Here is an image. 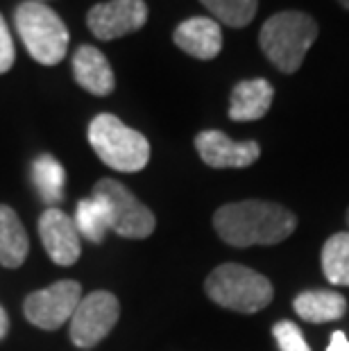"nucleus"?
<instances>
[{"instance_id":"1","label":"nucleus","mask_w":349,"mask_h":351,"mask_svg":"<svg viewBox=\"0 0 349 351\" xmlns=\"http://www.w3.org/2000/svg\"><path fill=\"white\" fill-rule=\"evenodd\" d=\"M213 227L232 247L277 245L295 231L297 218L274 202L245 199L220 206L213 215Z\"/></svg>"},{"instance_id":"2","label":"nucleus","mask_w":349,"mask_h":351,"mask_svg":"<svg viewBox=\"0 0 349 351\" xmlns=\"http://www.w3.org/2000/svg\"><path fill=\"white\" fill-rule=\"evenodd\" d=\"M317 39V23L304 12H279L261 27L258 43L274 69L291 75L300 71L309 48Z\"/></svg>"},{"instance_id":"3","label":"nucleus","mask_w":349,"mask_h":351,"mask_svg":"<svg viewBox=\"0 0 349 351\" xmlns=\"http://www.w3.org/2000/svg\"><path fill=\"white\" fill-rule=\"evenodd\" d=\"M88 143L100 161L118 173H139L150 161L147 138L121 123L114 114H100L93 118L88 125Z\"/></svg>"},{"instance_id":"4","label":"nucleus","mask_w":349,"mask_h":351,"mask_svg":"<svg viewBox=\"0 0 349 351\" xmlns=\"http://www.w3.org/2000/svg\"><path fill=\"white\" fill-rule=\"evenodd\" d=\"M16 32L34 62L57 66L69 52V29L53 7L25 0L14 12Z\"/></svg>"},{"instance_id":"5","label":"nucleus","mask_w":349,"mask_h":351,"mask_svg":"<svg viewBox=\"0 0 349 351\" xmlns=\"http://www.w3.org/2000/svg\"><path fill=\"white\" fill-rule=\"evenodd\" d=\"M204 290L211 302L239 313H256L272 302V283L263 274L239 263L215 267L206 276Z\"/></svg>"},{"instance_id":"6","label":"nucleus","mask_w":349,"mask_h":351,"mask_svg":"<svg viewBox=\"0 0 349 351\" xmlns=\"http://www.w3.org/2000/svg\"><path fill=\"white\" fill-rule=\"evenodd\" d=\"M93 197L107 206L109 229L123 238H147L154 231V213L116 179H100Z\"/></svg>"},{"instance_id":"7","label":"nucleus","mask_w":349,"mask_h":351,"mask_svg":"<svg viewBox=\"0 0 349 351\" xmlns=\"http://www.w3.org/2000/svg\"><path fill=\"white\" fill-rule=\"evenodd\" d=\"M121 315V304L107 290L82 297L71 317V340L80 349H91L105 340Z\"/></svg>"},{"instance_id":"8","label":"nucleus","mask_w":349,"mask_h":351,"mask_svg":"<svg viewBox=\"0 0 349 351\" xmlns=\"http://www.w3.org/2000/svg\"><path fill=\"white\" fill-rule=\"evenodd\" d=\"M82 297L84 295H82V286L77 281H57L53 286L27 295L23 311L27 322L43 331H55L73 317Z\"/></svg>"},{"instance_id":"9","label":"nucleus","mask_w":349,"mask_h":351,"mask_svg":"<svg viewBox=\"0 0 349 351\" xmlns=\"http://www.w3.org/2000/svg\"><path fill=\"white\" fill-rule=\"evenodd\" d=\"M86 23L98 39L114 41L147 23V5L143 0H109L91 7Z\"/></svg>"},{"instance_id":"10","label":"nucleus","mask_w":349,"mask_h":351,"mask_svg":"<svg viewBox=\"0 0 349 351\" xmlns=\"http://www.w3.org/2000/svg\"><path fill=\"white\" fill-rule=\"evenodd\" d=\"M39 236H41L43 247L48 252V256L53 258V263L62 267L77 263V258L82 254L80 231L75 227V222H73L62 208L50 206L41 213Z\"/></svg>"},{"instance_id":"11","label":"nucleus","mask_w":349,"mask_h":351,"mask_svg":"<svg viewBox=\"0 0 349 351\" xmlns=\"http://www.w3.org/2000/svg\"><path fill=\"white\" fill-rule=\"evenodd\" d=\"M195 150L200 159L211 168H248L261 156L256 141L236 143L218 130L200 132L195 136Z\"/></svg>"},{"instance_id":"12","label":"nucleus","mask_w":349,"mask_h":351,"mask_svg":"<svg viewBox=\"0 0 349 351\" xmlns=\"http://www.w3.org/2000/svg\"><path fill=\"white\" fill-rule=\"evenodd\" d=\"M175 46L184 50L186 55L209 62V59L218 57L222 50V29L215 19L209 16H193L182 21L177 25L175 34Z\"/></svg>"},{"instance_id":"13","label":"nucleus","mask_w":349,"mask_h":351,"mask_svg":"<svg viewBox=\"0 0 349 351\" xmlns=\"http://www.w3.org/2000/svg\"><path fill=\"white\" fill-rule=\"evenodd\" d=\"M73 75L75 82L91 95H109L116 88V77L111 64L98 48L80 46L73 55Z\"/></svg>"},{"instance_id":"14","label":"nucleus","mask_w":349,"mask_h":351,"mask_svg":"<svg viewBox=\"0 0 349 351\" xmlns=\"http://www.w3.org/2000/svg\"><path fill=\"white\" fill-rule=\"evenodd\" d=\"M274 98V88L268 80H243L234 86L229 98V118L236 123L258 121L268 114Z\"/></svg>"},{"instance_id":"15","label":"nucleus","mask_w":349,"mask_h":351,"mask_svg":"<svg viewBox=\"0 0 349 351\" xmlns=\"http://www.w3.org/2000/svg\"><path fill=\"white\" fill-rule=\"evenodd\" d=\"M29 252V238L14 208L0 204V265L16 270Z\"/></svg>"},{"instance_id":"16","label":"nucleus","mask_w":349,"mask_h":351,"mask_svg":"<svg viewBox=\"0 0 349 351\" xmlns=\"http://www.w3.org/2000/svg\"><path fill=\"white\" fill-rule=\"evenodd\" d=\"M295 313L311 324H324L340 319L347 311V302L333 290H306L295 297Z\"/></svg>"},{"instance_id":"17","label":"nucleus","mask_w":349,"mask_h":351,"mask_svg":"<svg viewBox=\"0 0 349 351\" xmlns=\"http://www.w3.org/2000/svg\"><path fill=\"white\" fill-rule=\"evenodd\" d=\"M32 179L34 186L39 191L41 199L46 204H57L64 197V182H66V173L53 154H41L39 159L32 163Z\"/></svg>"},{"instance_id":"18","label":"nucleus","mask_w":349,"mask_h":351,"mask_svg":"<svg viewBox=\"0 0 349 351\" xmlns=\"http://www.w3.org/2000/svg\"><path fill=\"white\" fill-rule=\"evenodd\" d=\"M322 272L333 286H349V231L331 236L324 243Z\"/></svg>"},{"instance_id":"19","label":"nucleus","mask_w":349,"mask_h":351,"mask_svg":"<svg viewBox=\"0 0 349 351\" xmlns=\"http://www.w3.org/2000/svg\"><path fill=\"white\" fill-rule=\"evenodd\" d=\"M75 227L80 231V236L88 238L91 243H102L109 231L107 206L93 195L88 199H80L75 211Z\"/></svg>"},{"instance_id":"20","label":"nucleus","mask_w":349,"mask_h":351,"mask_svg":"<svg viewBox=\"0 0 349 351\" xmlns=\"http://www.w3.org/2000/svg\"><path fill=\"white\" fill-rule=\"evenodd\" d=\"M213 14L218 23L229 27H245L256 16L258 0H200Z\"/></svg>"},{"instance_id":"21","label":"nucleus","mask_w":349,"mask_h":351,"mask_svg":"<svg viewBox=\"0 0 349 351\" xmlns=\"http://www.w3.org/2000/svg\"><path fill=\"white\" fill-rule=\"evenodd\" d=\"M272 335L281 351H311V347L306 345V340H304V335L300 331V326L288 322V319L274 324Z\"/></svg>"},{"instance_id":"22","label":"nucleus","mask_w":349,"mask_h":351,"mask_svg":"<svg viewBox=\"0 0 349 351\" xmlns=\"http://www.w3.org/2000/svg\"><path fill=\"white\" fill-rule=\"evenodd\" d=\"M14 66V41L3 14H0V73H7Z\"/></svg>"},{"instance_id":"23","label":"nucleus","mask_w":349,"mask_h":351,"mask_svg":"<svg viewBox=\"0 0 349 351\" xmlns=\"http://www.w3.org/2000/svg\"><path fill=\"white\" fill-rule=\"evenodd\" d=\"M326 351H349V340H347V335H345L343 331H333L331 342H329V347H326Z\"/></svg>"},{"instance_id":"24","label":"nucleus","mask_w":349,"mask_h":351,"mask_svg":"<svg viewBox=\"0 0 349 351\" xmlns=\"http://www.w3.org/2000/svg\"><path fill=\"white\" fill-rule=\"evenodd\" d=\"M7 331H10V317H7L5 308H3V306H0V340L5 338Z\"/></svg>"},{"instance_id":"25","label":"nucleus","mask_w":349,"mask_h":351,"mask_svg":"<svg viewBox=\"0 0 349 351\" xmlns=\"http://www.w3.org/2000/svg\"><path fill=\"white\" fill-rule=\"evenodd\" d=\"M338 3H340V5H343V7H345V10H349V0H338Z\"/></svg>"},{"instance_id":"26","label":"nucleus","mask_w":349,"mask_h":351,"mask_svg":"<svg viewBox=\"0 0 349 351\" xmlns=\"http://www.w3.org/2000/svg\"><path fill=\"white\" fill-rule=\"evenodd\" d=\"M34 3H43V5H46V3H48V0H34Z\"/></svg>"},{"instance_id":"27","label":"nucleus","mask_w":349,"mask_h":351,"mask_svg":"<svg viewBox=\"0 0 349 351\" xmlns=\"http://www.w3.org/2000/svg\"><path fill=\"white\" fill-rule=\"evenodd\" d=\"M347 225H349V208H347Z\"/></svg>"}]
</instances>
